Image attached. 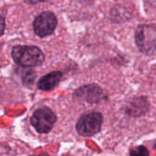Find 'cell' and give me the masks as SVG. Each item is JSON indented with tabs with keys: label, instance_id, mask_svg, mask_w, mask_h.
I'll return each instance as SVG.
<instances>
[{
	"label": "cell",
	"instance_id": "obj_1",
	"mask_svg": "<svg viewBox=\"0 0 156 156\" xmlns=\"http://www.w3.org/2000/svg\"><path fill=\"white\" fill-rule=\"evenodd\" d=\"M11 55L14 61L24 68L37 67L45 61L44 53L35 46H16Z\"/></svg>",
	"mask_w": 156,
	"mask_h": 156
},
{
	"label": "cell",
	"instance_id": "obj_2",
	"mask_svg": "<svg viewBox=\"0 0 156 156\" xmlns=\"http://www.w3.org/2000/svg\"><path fill=\"white\" fill-rule=\"evenodd\" d=\"M103 122L101 113L91 112L82 114L76 125L77 132L81 136H93L101 131Z\"/></svg>",
	"mask_w": 156,
	"mask_h": 156
},
{
	"label": "cell",
	"instance_id": "obj_3",
	"mask_svg": "<svg viewBox=\"0 0 156 156\" xmlns=\"http://www.w3.org/2000/svg\"><path fill=\"white\" fill-rule=\"evenodd\" d=\"M135 42L139 49L146 54L156 49V26L141 25L135 31Z\"/></svg>",
	"mask_w": 156,
	"mask_h": 156
},
{
	"label": "cell",
	"instance_id": "obj_4",
	"mask_svg": "<svg viewBox=\"0 0 156 156\" xmlns=\"http://www.w3.org/2000/svg\"><path fill=\"white\" fill-rule=\"evenodd\" d=\"M57 122V116L49 108L43 107L34 112L30 118V123L39 133H48Z\"/></svg>",
	"mask_w": 156,
	"mask_h": 156
},
{
	"label": "cell",
	"instance_id": "obj_5",
	"mask_svg": "<svg viewBox=\"0 0 156 156\" xmlns=\"http://www.w3.org/2000/svg\"><path fill=\"white\" fill-rule=\"evenodd\" d=\"M58 25L57 16L51 11H45L39 14L33 22V28L36 35L45 37L51 35Z\"/></svg>",
	"mask_w": 156,
	"mask_h": 156
},
{
	"label": "cell",
	"instance_id": "obj_6",
	"mask_svg": "<svg viewBox=\"0 0 156 156\" xmlns=\"http://www.w3.org/2000/svg\"><path fill=\"white\" fill-rule=\"evenodd\" d=\"M74 97L84 100L88 103H101L108 99L107 93L97 84L84 85L74 92Z\"/></svg>",
	"mask_w": 156,
	"mask_h": 156
},
{
	"label": "cell",
	"instance_id": "obj_7",
	"mask_svg": "<svg viewBox=\"0 0 156 156\" xmlns=\"http://www.w3.org/2000/svg\"><path fill=\"white\" fill-rule=\"evenodd\" d=\"M148 109L149 102L145 97H136L124 106L125 113L133 117H139L145 114L148 112Z\"/></svg>",
	"mask_w": 156,
	"mask_h": 156
},
{
	"label": "cell",
	"instance_id": "obj_8",
	"mask_svg": "<svg viewBox=\"0 0 156 156\" xmlns=\"http://www.w3.org/2000/svg\"><path fill=\"white\" fill-rule=\"evenodd\" d=\"M62 78V73L60 71H52L42 77L37 81V87L41 90L49 91L56 88Z\"/></svg>",
	"mask_w": 156,
	"mask_h": 156
},
{
	"label": "cell",
	"instance_id": "obj_9",
	"mask_svg": "<svg viewBox=\"0 0 156 156\" xmlns=\"http://www.w3.org/2000/svg\"><path fill=\"white\" fill-rule=\"evenodd\" d=\"M36 73L34 70H31V69H27L26 70L23 75H22V80H23V83L26 84V85H31L33 84L35 79H36Z\"/></svg>",
	"mask_w": 156,
	"mask_h": 156
},
{
	"label": "cell",
	"instance_id": "obj_10",
	"mask_svg": "<svg viewBox=\"0 0 156 156\" xmlns=\"http://www.w3.org/2000/svg\"><path fill=\"white\" fill-rule=\"evenodd\" d=\"M149 151L144 146H139L130 151V154L132 155H149Z\"/></svg>",
	"mask_w": 156,
	"mask_h": 156
},
{
	"label": "cell",
	"instance_id": "obj_11",
	"mask_svg": "<svg viewBox=\"0 0 156 156\" xmlns=\"http://www.w3.org/2000/svg\"><path fill=\"white\" fill-rule=\"evenodd\" d=\"M24 1L28 4H37V3H41V2H47L49 0H24Z\"/></svg>",
	"mask_w": 156,
	"mask_h": 156
},
{
	"label": "cell",
	"instance_id": "obj_12",
	"mask_svg": "<svg viewBox=\"0 0 156 156\" xmlns=\"http://www.w3.org/2000/svg\"><path fill=\"white\" fill-rule=\"evenodd\" d=\"M147 2L153 6H156V0H147Z\"/></svg>",
	"mask_w": 156,
	"mask_h": 156
},
{
	"label": "cell",
	"instance_id": "obj_13",
	"mask_svg": "<svg viewBox=\"0 0 156 156\" xmlns=\"http://www.w3.org/2000/svg\"><path fill=\"white\" fill-rule=\"evenodd\" d=\"M4 27H5V23H4V16L2 17V33L4 32Z\"/></svg>",
	"mask_w": 156,
	"mask_h": 156
},
{
	"label": "cell",
	"instance_id": "obj_14",
	"mask_svg": "<svg viewBox=\"0 0 156 156\" xmlns=\"http://www.w3.org/2000/svg\"><path fill=\"white\" fill-rule=\"evenodd\" d=\"M154 149H156V142L155 144H154Z\"/></svg>",
	"mask_w": 156,
	"mask_h": 156
}]
</instances>
